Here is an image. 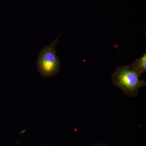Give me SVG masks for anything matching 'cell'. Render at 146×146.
Masks as SVG:
<instances>
[{"label":"cell","instance_id":"cell-4","mask_svg":"<svg viewBox=\"0 0 146 146\" xmlns=\"http://www.w3.org/2000/svg\"><path fill=\"white\" fill-rule=\"evenodd\" d=\"M92 146H109L107 145H105V144H97L96 145H94Z\"/></svg>","mask_w":146,"mask_h":146},{"label":"cell","instance_id":"cell-3","mask_svg":"<svg viewBox=\"0 0 146 146\" xmlns=\"http://www.w3.org/2000/svg\"><path fill=\"white\" fill-rule=\"evenodd\" d=\"M128 68L137 72L140 74L146 72V53L143 56L137 58L133 63L127 65Z\"/></svg>","mask_w":146,"mask_h":146},{"label":"cell","instance_id":"cell-2","mask_svg":"<svg viewBox=\"0 0 146 146\" xmlns=\"http://www.w3.org/2000/svg\"><path fill=\"white\" fill-rule=\"evenodd\" d=\"M58 35L48 46H45L39 53L36 62V66L39 74L44 78H50L59 72L60 62L56 53Z\"/></svg>","mask_w":146,"mask_h":146},{"label":"cell","instance_id":"cell-1","mask_svg":"<svg viewBox=\"0 0 146 146\" xmlns=\"http://www.w3.org/2000/svg\"><path fill=\"white\" fill-rule=\"evenodd\" d=\"M141 76L127 66H120L116 68L111 79L113 85L121 89L125 95L136 98L140 88L146 85L145 80L140 79Z\"/></svg>","mask_w":146,"mask_h":146}]
</instances>
